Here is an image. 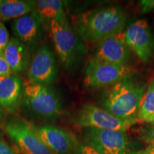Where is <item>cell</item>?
I'll return each mask as SVG.
<instances>
[{
    "label": "cell",
    "mask_w": 154,
    "mask_h": 154,
    "mask_svg": "<svg viewBox=\"0 0 154 154\" xmlns=\"http://www.w3.org/2000/svg\"><path fill=\"white\" fill-rule=\"evenodd\" d=\"M140 5L142 12H150L154 9V0H143L140 2Z\"/></svg>",
    "instance_id": "22"
},
{
    "label": "cell",
    "mask_w": 154,
    "mask_h": 154,
    "mask_svg": "<svg viewBox=\"0 0 154 154\" xmlns=\"http://www.w3.org/2000/svg\"><path fill=\"white\" fill-rule=\"evenodd\" d=\"M26 72L29 82L32 84L49 86L57 80V63L53 51L47 44L36 49Z\"/></svg>",
    "instance_id": "8"
},
{
    "label": "cell",
    "mask_w": 154,
    "mask_h": 154,
    "mask_svg": "<svg viewBox=\"0 0 154 154\" xmlns=\"http://www.w3.org/2000/svg\"><path fill=\"white\" fill-rule=\"evenodd\" d=\"M36 1L4 0L0 3V22L15 20L34 10Z\"/></svg>",
    "instance_id": "16"
},
{
    "label": "cell",
    "mask_w": 154,
    "mask_h": 154,
    "mask_svg": "<svg viewBox=\"0 0 154 154\" xmlns=\"http://www.w3.org/2000/svg\"><path fill=\"white\" fill-rule=\"evenodd\" d=\"M134 72L126 64H111L91 59L86 66L83 84L88 89L111 86L131 76Z\"/></svg>",
    "instance_id": "5"
},
{
    "label": "cell",
    "mask_w": 154,
    "mask_h": 154,
    "mask_svg": "<svg viewBox=\"0 0 154 154\" xmlns=\"http://www.w3.org/2000/svg\"><path fill=\"white\" fill-rule=\"evenodd\" d=\"M48 24L61 63L67 69L72 68L84 52V47L68 22L60 24L51 21Z\"/></svg>",
    "instance_id": "4"
},
{
    "label": "cell",
    "mask_w": 154,
    "mask_h": 154,
    "mask_svg": "<svg viewBox=\"0 0 154 154\" xmlns=\"http://www.w3.org/2000/svg\"><path fill=\"white\" fill-rule=\"evenodd\" d=\"M24 87L18 76L11 74L0 78V108L13 112L24 98Z\"/></svg>",
    "instance_id": "14"
},
{
    "label": "cell",
    "mask_w": 154,
    "mask_h": 154,
    "mask_svg": "<svg viewBox=\"0 0 154 154\" xmlns=\"http://www.w3.org/2000/svg\"><path fill=\"white\" fill-rule=\"evenodd\" d=\"M126 42L143 62L151 59L154 52V38L147 22L140 19L133 23L125 32Z\"/></svg>",
    "instance_id": "11"
},
{
    "label": "cell",
    "mask_w": 154,
    "mask_h": 154,
    "mask_svg": "<svg viewBox=\"0 0 154 154\" xmlns=\"http://www.w3.org/2000/svg\"><path fill=\"white\" fill-rule=\"evenodd\" d=\"M74 123L83 128L123 131H126L134 125L136 119H121L114 116L105 109L93 104H86L81 108L74 117Z\"/></svg>",
    "instance_id": "6"
},
{
    "label": "cell",
    "mask_w": 154,
    "mask_h": 154,
    "mask_svg": "<svg viewBox=\"0 0 154 154\" xmlns=\"http://www.w3.org/2000/svg\"><path fill=\"white\" fill-rule=\"evenodd\" d=\"M46 21L33 10L29 14L15 19L11 24L14 36L34 54L45 32Z\"/></svg>",
    "instance_id": "9"
},
{
    "label": "cell",
    "mask_w": 154,
    "mask_h": 154,
    "mask_svg": "<svg viewBox=\"0 0 154 154\" xmlns=\"http://www.w3.org/2000/svg\"><path fill=\"white\" fill-rule=\"evenodd\" d=\"M23 99L29 111L40 118L52 120L63 112L59 96L49 86L28 84L24 87Z\"/></svg>",
    "instance_id": "3"
},
{
    "label": "cell",
    "mask_w": 154,
    "mask_h": 154,
    "mask_svg": "<svg viewBox=\"0 0 154 154\" xmlns=\"http://www.w3.org/2000/svg\"><path fill=\"white\" fill-rule=\"evenodd\" d=\"M5 131L20 154H54L40 139L33 125L24 120H12Z\"/></svg>",
    "instance_id": "7"
},
{
    "label": "cell",
    "mask_w": 154,
    "mask_h": 154,
    "mask_svg": "<svg viewBox=\"0 0 154 154\" xmlns=\"http://www.w3.org/2000/svg\"><path fill=\"white\" fill-rule=\"evenodd\" d=\"M2 109L0 108V119L2 118Z\"/></svg>",
    "instance_id": "26"
},
{
    "label": "cell",
    "mask_w": 154,
    "mask_h": 154,
    "mask_svg": "<svg viewBox=\"0 0 154 154\" xmlns=\"http://www.w3.org/2000/svg\"><path fill=\"white\" fill-rule=\"evenodd\" d=\"M143 139L150 144V146L154 147V126L149 128L143 132Z\"/></svg>",
    "instance_id": "21"
},
{
    "label": "cell",
    "mask_w": 154,
    "mask_h": 154,
    "mask_svg": "<svg viewBox=\"0 0 154 154\" xmlns=\"http://www.w3.org/2000/svg\"><path fill=\"white\" fill-rule=\"evenodd\" d=\"M126 14L120 7H109L86 11L75 18V31L88 43L99 42L122 32Z\"/></svg>",
    "instance_id": "1"
},
{
    "label": "cell",
    "mask_w": 154,
    "mask_h": 154,
    "mask_svg": "<svg viewBox=\"0 0 154 154\" xmlns=\"http://www.w3.org/2000/svg\"><path fill=\"white\" fill-rule=\"evenodd\" d=\"M34 10L48 23L51 21H56L60 24H64L68 22L62 1L38 0L36 1Z\"/></svg>",
    "instance_id": "17"
},
{
    "label": "cell",
    "mask_w": 154,
    "mask_h": 154,
    "mask_svg": "<svg viewBox=\"0 0 154 154\" xmlns=\"http://www.w3.org/2000/svg\"><path fill=\"white\" fill-rule=\"evenodd\" d=\"M79 154H101L89 145L82 146L79 149Z\"/></svg>",
    "instance_id": "24"
},
{
    "label": "cell",
    "mask_w": 154,
    "mask_h": 154,
    "mask_svg": "<svg viewBox=\"0 0 154 154\" xmlns=\"http://www.w3.org/2000/svg\"><path fill=\"white\" fill-rule=\"evenodd\" d=\"M134 154H154V147L150 146L148 149L138 152V153H135Z\"/></svg>",
    "instance_id": "25"
},
{
    "label": "cell",
    "mask_w": 154,
    "mask_h": 154,
    "mask_svg": "<svg viewBox=\"0 0 154 154\" xmlns=\"http://www.w3.org/2000/svg\"><path fill=\"white\" fill-rule=\"evenodd\" d=\"M0 154H17L5 140L0 138Z\"/></svg>",
    "instance_id": "23"
},
{
    "label": "cell",
    "mask_w": 154,
    "mask_h": 154,
    "mask_svg": "<svg viewBox=\"0 0 154 154\" xmlns=\"http://www.w3.org/2000/svg\"><path fill=\"white\" fill-rule=\"evenodd\" d=\"M84 136L88 145L101 154H126V131L89 128Z\"/></svg>",
    "instance_id": "10"
},
{
    "label": "cell",
    "mask_w": 154,
    "mask_h": 154,
    "mask_svg": "<svg viewBox=\"0 0 154 154\" xmlns=\"http://www.w3.org/2000/svg\"><path fill=\"white\" fill-rule=\"evenodd\" d=\"M146 85L131 76L111 85L102 98L105 110L121 119H136Z\"/></svg>",
    "instance_id": "2"
},
{
    "label": "cell",
    "mask_w": 154,
    "mask_h": 154,
    "mask_svg": "<svg viewBox=\"0 0 154 154\" xmlns=\"http://www.w3.org/2000/svg\"><path fill=\"white\" fill-rule=\"evenodd\" d=\"M40 139L54 154H72L76 151L77 141L67 131L49 124L34 126Z\"/></svg>",
    "instance_id": "12"
},
{
    "label": "cell",
    "mask_w": 154,
    "mask_h": 154,
    "mask_svg": "<svg viewBox=\"0 0 154 154\" xmlns=\"http://www.w3.org/2000/svg\"><path fill=\"white\" fill-rule=\"evenodd\" d=\"M136 122L153 124L154 121V81L144 93L136 116Z\"/></svg>",
    "instance_id": "18"
},
{
    "label": "cell",
    "mask_w": 154,
    "mask_h": 154,
    "mask_svg": "<svg viewBox=\"0 0 154 154\" xmlns=\"http://www.w3.org/2000/svg\"><path fill=\"white\" fill-rule=\"evenodd\" d=\"M3 54L12 74L16 76L24 74L27 71L33 56L30 50L15 37L10 38Z\"/></svg>",
    "instance_id": "15"
},
{
    "label": "cell",
    "mask_w": 154,
    "mask_h": 154,
    "mask_svg": "<svg viewBox=\"0 0 154 154\" xmlns=\"http://www.w3.org/2000/svg\"><path fill=\"white\" fill-rule=\"evenodd\" d=\"M9 39H10V37H9L8 30L6 28L5 24L0 22V51L3 52Z\"/></svg>",
    "instance_id": "19"
},
{
    "label": "cell",
    "mask_w": 154,
    "mask_h": 154,
    "mask_svg": "<svg viewBox=\"0 0 154 154\" xmlns=\"http://www.w3.org/2000/svg\"><path fill=\"white\" fill-rule=\"evenodd\" d=\"M153 124V125H154V121H153V124Z\"/></svg>",
    "instance_id": "27"
},
{
    "label": "cell",
    "mask_w": 154,
    "mask_h": 154,
    "mask_svg": "<svg viewBox=\"0 0 154 154\" xmlns=\"http://www.w3.org/2000/svg\"><path fill=\"white\" fill-rule=\"evenodd\" d=\"M129 59V50L125 32H119L99 42L94 60L111 64H126Z\"/></svg>",
    "instance_id": "13"
},
{
    "label": "cell",
    "mask_w": 154,
    "mask_h": 154,
    "mask_svg": "<svg viewBox=\"0 0 154 154\" xmlns=\"http://www.w3.org/2000/svg\"><path fill=\"white\" fill-rule=\"evenodd\" d=\"M0 3H1V0H0Z\"/></svg>",
    "instance_id": "28"
},
{
    "label": "cell",
    "mask_w": 154,
    "mask_h": 154,
    "mask_svg": "<svg viewBox=\"0 0 154 154\" xmlns=\"http://www.w3.org/2000/svg\"><path fill=\"white\" fill-rule=\"evenodd\" d=\"M12 74L10 67L6 60L3 52L0 51V78Z\"/></svg>",
    "instance_id": "20"
}]
</instances>
